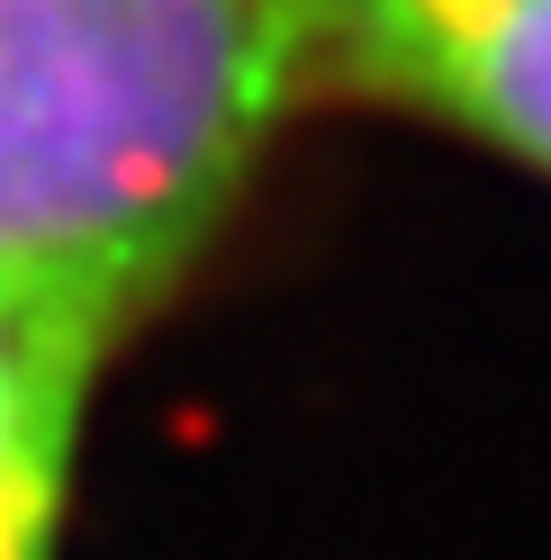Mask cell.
Returning a JSON list of instances; mask_svg holds the SVG:
<instances>
[{"instance_id":"obj_1","label":"cell","mask_w":551,"mask_h":560,"mask_svg":"<svg viewBox=\"0 0 551 560\" xmlns=\"http://www.w3.org/2000/svg\"><path fill=\"white\" fill-rule=\"evenodd\" d=\"M317 91L298 0H0V280L136 335Z\"/></svg>"},{"instance_id":"obj_2","label":"cell","mask_w":551,"mask_h":560,"mask_svg":"<svg viewBox=\"0 0 551 560\" xmlns=\"http://www.w3.org/2000/svg\"><path fill=\"white\" fill-rule=\"evenodd\" d=\"M326 91L453 127L551 182V0H298Z\"/></svg>"},{"instance_id":"obj_3","label":"cell","mask_w":551,"mask_h":560,"mask_svg":"<svg viewBox=\"0 0 551 560\" xmlns=\"http://www.w3.org/2000/svg\"><path fill=\"white\" fill-rule=\"evenodd\" d=\"M118 343L109 317L0 280V560H63L82 425Z\"/></svg>"}]
</instances>
